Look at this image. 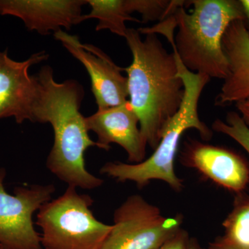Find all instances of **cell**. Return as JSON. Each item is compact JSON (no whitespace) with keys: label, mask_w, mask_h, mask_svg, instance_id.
I'll return each mask as SVG.
<instances>
[{"label":"cell","mask_w":249,"mask_h":249,"mask_svg":"<svg viewBox=\"0 0 249 249\" xmlns=\"http://www.w3.org/2000/svg\"><path fill=\"white\" fill-rule=\"evenodd\" d=\"M145 35L142 40L138 29H127L124 39L132 61L124 71L141 132L147 145L155 150L165 124L181 107L185 88L173 52L166 50L157 34Z\"/></svg>","instance_id":"cell-1"},{"label":"cell","mask_w":249,"mask_h":249,"mask_svg":"<svg viewBox=\"0 0 249 249\" xmlns=\"http://www.w3.org/2000/svg\"><path fill=\"white\" fill-rule=\"evenodd\" d=\"M36 76L39 96L35 123H49L54 134L47 168L68 186L85 190L99 188L104 180L90 173L85 167V151L98 145L90 138L85 117L80 111L84 96L83 86L74 80L58 83L49 66L42 67Z\"/></svg>","instance_id":"cell-2"},{"label":"cell","mask_w":249,"mask_h":249,"mask_svg":"<svg viewBox=\"0 0 249 249\" xmlns=\"http://www.w3.org/2000/svg\"><path fill=\"white\" fill-rule=\"evenodd\" d=\"M193 9L188 13L178 8L174 16L151 27H142V34H162L176 52L183 65L193 73L224 80L229 62L222 40L227 28L235 20L245 21L240 1H186Z\"/></svg>","instance_id":"cell-3"},{"label":"cell","mask_w":249,"mask_h":249,"mask_svg":"<svg viewBox=\"0 0 249 249\" xmlns=\"http://www.w3.org/2000/svg\"><path fill=\"white\" fill-rule=\"evenodd\" d=\"M178 64V76L184 84L185 93L182 103L177 114L163 128L158 146L149 158L139 163L108 162L101 168V173L119 182L132 181L139 188H144L153 180L167 183L176 192L182 191V178L175 171V160L178 155L181 137L186 131L195 129L201 139L209 142L213 130L201 121L198 106L201 93L211 78L201 73H193L173 52Z\"/></svg>","instance_id":"cell-4"},{"label":"cell","mask_w":249,"mask_h":249,"mask_svg":"<svg viewBox=\"0 0 249 249\" xmlns=\"http://www.w3.org/2000/svg\"><path fill=\"white\" fill-rule=\"evenodd\" d=\"M92 198L68 186L62 196L39 209L36 225L44 249H100L113 225L100 222L91 208Z\"/></svg>","instance_id":"cell-5"},{"label":"cell","mask_w":249,"mask_h":249,"mask_svg":"<svg viewBox=\"0 0 249 249\" xmlns=\"http://www.w3.org/2000/svg\"><path fill=\"white\" fill-rule=\"evenodd\" d=\"M183 217L163 215L139 195L128 196L115 210L114 224L100 249H157L181 229Z\"/></svg>","instance_id":"cell-6"},{"label":"cell","mask_w":249,"mask_h":249,"mask_svg":"<svg viewBox=\"0 0 249 249\" xmlns=\"http://www.w3.org/2000/svg\"><path fill=\"white\" fill-rule=\"evenodd\" d=\"M6 171L0 168V247L2 249H44L33 216L55 191L53 184L15 188L10 195L4 188Z\"/></svg>","instance_id":"cell-7"},{"label":"cell","mask_w":249,"mask_h":249,"mask_svg":"<svg viewBox=\"0 0 249 249\" xmlns=\"http://www.w3.org/2000/svg\"><path fill=\"white\" fill-rule=\"evenodd\" d=\"M54 37L77 60L89 73L92 91L98 110L120 106L129 97L127 76L124 69L116 65L101 49L90 44L80 42L78 36L60 30Z\"/></svg>","instance_id":"cell-8"},{"label":"cell","mask_w":249,"mask_h":249,"mask_svg":"<svg viewBox=\"0 0 249 249\" xmlns=\"http://www.w3.org/2000/svg\"><path fill=\"white\" fill-rule=\"evenodd\" d=\"M48 58L42 51L18 62L10 58L7 50L0 52V119L14 117L18 124L35 123L39 83L36 76L29 74V69Z\"/></svg>","instance_id":"cell-9"},{"label":"cell","mask_w":249,"mask_h":249,"mask_svg":"<svg viewBox=\"0 0 249 249\" xmlns=\"http://www.w3.org/2000/svg\"><path fill=\"white\" fill-rule=\"evenodd\" d=\"M181 164L196 170L203 177L235 195L249 184V165L230 149L187 139L180 154Z\"/></svg>","instance_id":"cell-10"},{"label":"cell","mask_w":249,"mask_h":249,"mask_svg":"<svg viewBox=\"0 0 249 249\" xmlns=\"http://www.w3.org/2000/svg\"><path fill=\"white\" fill-rule=\"evenodd\" d=\"M87 129L97 136L98 147L108 151L112 143L124 149L129 163L145 160L147 143L142 137L138 116L129 101L116 107L98 110L85 117Z\"/></svg>","instance_id":"cell-11"},{"label":"cell","mask_w":249,"mask_h":249,"mask_svg":"<svg viewBox=\"0 0 249 249\" xmlns=\"http://www.w3.org/2000/svg\"><path fill=\"white\" fill-rule=\"evenodd\" d=\"M87 0H0V15L22 19L29 31L48 36L80 24Z\"/></svg>","instance_id":"cell-12"},{"label":"cell","mask_w":249,"mask_h":249,"mask_svg":"<svg viewBox=\"0 0 249 249\" xmlns=\"http://www.w3.org/2000/svg\"><path fill=\"white\" fill-rule=\"evenodd\" d=\"M229 62L215 106H227L249 100V31L245 21L235 20L227 28L222 40Z\"/></svg>","instance_id":"cell-13"},{"label":"cell","mask_w":249,"mask_h":249,"mask_svg":"<svg viewBox=\"0 0 249 249\" xmlns=\"http://www.w3.org/2000/svg\"><path fill=\"white\" fill-rule=\"evenodd\" d=\"M91 6L89 14L82 15L80 23L90 19H96V30L107 29L116 35L124 37L127 29L126 22H142L132 16L128 0H87Z\"/></svg>","instance_id":"cell-14"},{"label":"cell","mask_w":249,"mask_h":249,"mask_svg":"<svg viewBox=\"0 0 249 249\" xmlns=\"http://www.w3.org/2000/svg\"><path fill=\"white\" fill-rule=\"evenodd\" d=\"M224 235L229 243L249 249V194L235 195L232 209L222 223Z\"/></svg>","instance_id":"cell-15"},{"label":"cell","mask_w":249,"mask_h":249,"mask_svg":"<svg viewBox=\"0 0 249 249\" xmlns=\"http://www.w3.org/2000/svg\"><path fill=\"white\" fill-rule=\"evenodd\" d=\"M186 3L182 0H128L131 13L142 15V23L163 22Z\"/></svg>","instance_id":"cell-16"},{"label":"cell","mask_w":249,"mask_h":249,"mask_svg":"<svg viewBox=\"0 0 249 249\" xmlns=\"http://www.w3.org/2000/svg\"><path fill=\"white\" fill-rule=\"evenodd\" d=\"M212 129L233 139L249 155V127L238 112L229 111L225 121L215 119Z\"/></svg>","instance_id":"cell-17"},{"label":"cell","mask_w":249,"mask_h":249,"mask_svg":"<svg viewBox=\"0 0 249 249\" xmlns=\"http://www.w3.org/2000/svg\"><path fill=\"white\" fill-rule=\"evenodd\" d=\"M190 238L188 232L181 228L173 237L157 249H187Z\"/></svg>","instance_id":"cell-18"},{"label":"cell","mask_w":249,"mask_h":249,"mask_svg":"<svg viewBox=\"0 0 249 249\" xmlns=\"http://www.w3.org/2000/svg\"><path fill=\"white\" fill-rule=\"evenodd\" d=\"M206 249H244L229 243L224 240L222 237L216 238L213 242L209 243V247Z\"/></svg>","instance_id":"cell-19"},{"label":"cell","mask_w":249,"mask_h":249,"mask_svg":"<svg viewBox=\"0 0 249 249\" xmlns=\"http://www.w3.org/2000/svg\"><path fill=\"white\" fill-rule=\"evenodd\" d=\"M235 106L241 117L249 127V100L236 103Z\"/></svg>","instance_id":"cell-20"},{"label":"cell","mask_w":249,"mask_h":249,"mask_svg":"<svg viewBox=\"0 0 249 249\" xmlns=\"http://www.w3.org/2000/svg\"><path fill=\"white\" fill-rule=\"evenodd\" d=\"M243 14L245 15V23L249 31V0H239Z\"/></svg>","instance_id":"cell-21"},{"label":"cell","mask_w":249,"mask_h":249,"mask_svg":"<svg viewBox=\"0 0 249 249\" xmlns=\"http://www.w3.org/2000/svg\"><path fill=\"white\" fill-rule=\"evenodd\" d=\"M187 249H206L202 247L199 241L194 237H191L188 242V248Z\"/></svg>","instance_id":"cell-22"},{"label":"cell","mask_w":249,"mask_h":249,"mask_svg":"<svg viewBox=\"0 0 249 249\" xmlns=\"http://www.w3.org/2000/svg\"><path fill=\"white\" fill-rule=\"evenodd\" d=\"M0 249H1V247H0Z\"/></svg>","instance_id":"cell-23"}]
</instances>
